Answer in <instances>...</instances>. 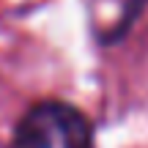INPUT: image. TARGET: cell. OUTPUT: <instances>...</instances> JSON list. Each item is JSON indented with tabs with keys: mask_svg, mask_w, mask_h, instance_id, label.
<instances>
[{
	"mask_svg": "<svg viewBox=\"0 0 148 148\" xmlns=\"http://www.w3.org/2000/svg\"><path fill=\"white\" fill-rule=\"evenodd\" d=\"M90 123L79 110L63 101L30 107L16 126V148H90Z\"/></svg>",
	"mask_w": 148,
	"mask_h": 148,
	"instance_id": "6da1fadb",
	"label": "cell"
}]
</instances>
